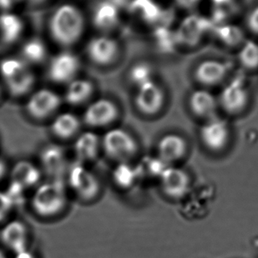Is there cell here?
Instances as JSON below:
<instances>
[{"instance_id":"cell-19","label":"cell","mask_w":258,"mask_h":258,"mask_svg":"<svg viewBox=\"0 0 258 258\" xmlns=\"http://www.w3.org/2000/svg\"><path fill=\"white\" fill-rule=\"evenodd\" d=\"M80 128L81 120L78 116L69 111L57 115L50 125V129L54 136L63 140L76 137Z\"/></svg>"},{"instance_id":"cell-30","label":"cell","mask_w":258,"mask_h":258,"mask_svg":"<svg viewBox=\"0 0 258 258\" xmlns=\"http://www.w3.org/2000/svg\"><path fill=\"white\" fill-rule=\"evenodd\" d=\"M245 26L248 32L258 37V4L248 10L245 17Z\"/></svg>"},{"instance_id":"cell-33","label":"cell","mask_w":258,"mask_h":258,"mask_svg":"<svg viewBox=\"0 0 258 258\" xmlns=\"http://www.w3.org/2000/svg\"><path fill=\"white\" fill-rule=\"evenodd\" d=\"M234 0H212V3L218 9H225L233 4Z\"/></svg>"},{"instance_id":"cell-3","label":"cell","mask_w":258,"mask_h":258,"mask_svg":"<svg viewBox=\"0 0 258 258\" xmlns=\"http://www.w3.org/2000/svg\"><path fill=\"white\" fill-rule=\"evenodd\" d=\"M101 143L106 156L118 163L128 162L139 150L138 143L133 135L120 127L108 130L101 139Z\"/></svg>"},{"instance_id":"cell-15","label":"cell","mask_w":258,"mask_h":258,"mask_svg":"<svg viewBox=\"0 0 258 258\" xmlns=\"http://www.w3.org/2000/svg\"><path fill=\"white\" fill-rule=\"evenodd\" d=\"M159 179L162 191L172 199L183 198L189 190L191 181L188 173L174 165L165 169Z\"/></svg>"},{"instance_id":"cell-13","label":"cell","mask_w":258,"mask_h":258,"mask_svg":"<svg viewBox=\"0 0 258 258\" xmlns=\"http://www.w3.org/2000/svg\"><path fill=\"white\" fill-rule=\"evenodd\" d=\"M157 151L158 158L170 166L181 161L186 157L188 144L179 134H165L158 141Z\"/></svg>"},{"instance_id":"cell-35","label":"cell","mask_w":258,"mask_h":258,"mask_svg":"<svg viewBox=\"0 0 258 258\" xmlns=\"http://www.w3.org/2000/svg\"><path fill=\"white\" fill-rule=\"evenodd\" d=\"M8 167L7 163L3 159L0 158V180L4 179L6 175L8 174Z\"/></svg>"},{"instance_id":"cell-36","label":"cell","mask_w":258,"mask_h":258,"mask_svg":"<svg viewBox=\"0 0 258 258\" xmlns=\"http://www.w3.org/2000/svg\"><path fill=\"white\" fill-rule=\"evenodd\" d=\"M0 258H8L7 254L5 253L4 251L2 250L1 248H0Z\"/></svg>"},{"instance_id":"cell-11","label":"cell","mask_w":258,"mask_h":258,"mask_svg":"<svg viewBox=\"0 0 258 258\" xmlns=\"http://www.w3.org/2000/svg\"><path fill=\"white\" fill-rule=\"evenodd\" d=\"M80 69L79 57L71 51H61L50 61L48 75L57 83H69L76 79Z\"/></svg>"},{"instance_id":"cell-34","label":"cell","mask_w":258,"mask_h":258,"mask_svg":"<svg viewBox=\"0 0 258 258\" xmlns=\"http://www.w3.org/2000/svg\"><path fill=\"white\" fill-rule=\"evenodd\" d=\"M14 258H36V256L33 252L29 250V248H27L25 250L21 251V252L15 254Z\"/></svg>"},{"instance_id":"cell-8","label":"cell","mask_w":258,"mask_h":258,"mask_svg":"<svg viewBox=\"0 0 258 258\" xmlns=\"http://www.w3.org/2000/svg\"><path fill=\"white\" fill-rule=\"evenodd\" d=\"M230 66L227 62L215 58H209L198 62L193 71L195 82L205 89L225 84L229 76Z\"/></svg>"},{"instance_id":"cell-28","label":"cell","mask_w":258,"mask_h":258,"mask_svg":"<svg viewBox=\"0 0 258 258\" xmlns=\"http://www.w3.org/2000/svg\"><path fill=\"white\" fill-rule=\"evenodd\" d=\"M128 78L131 83L138 88L155 80L154 69L146 62H138L129 70Z\"/></svg>"},{"instance_id":"cell-37","label":"cell","mask_w":258,"mask_h":258,"mask_svg":"<svg viewBox=\"0 0 258 258\" xmlns=\"http://www.w3.org/2000/svg\"><path fill=\"white\" fill-rule=\"evenodd\" d=\"M0 92H1V90H0Z\"/></svg>"},{"instance_id":"cell-25","label":"cell","mask_w":258,"mask_h":258,"mask_svg":"<svg viewBox=\"0 0 258 258\" xmlns=\"http://www.w3.org/2000/svg\"><path fill=\"white\" fill-rule=\"evenodd\" d=\"M237 59L240 67L247 71L258 69V42L246 40L240 44L237 54Z\"/></svg>"},{"instance_id":"cell-21","label":"cell","mask_w":258,"mask_h":258,"mask_svg":"<svg viewBox=\"0 0 258 258\" xmlns=\"http://www.w3.org/2000/svg\"><path fill=\"white\" fill-rule=\"evenodd\" d=\"M24 22L15 13L6 11L0 15V37L3 42L13 43L22 36Z\"/></svg>"},{"instance_id":"cell-32","label":"cell","mask_w":258,"mask_h":258,"mask_svg":"<svg viewBox=\"0 0 258 258\" xmlns=\"http://www.w3.org/2000/svg\"><path fill=\"white\" fill-rule=\"evenodd\" d=\"M176 5L183 9L192 10L201 3L202 0H174Z\"/></svg>"},{"instance_id":"cell-16","label":"cell","mask_w":258,"mask_h":258,"mask_svg":"<svg viewBox=\"0 0 258 258\" xmlns=\"http://www.w3.org/2000/svg\"><path fill=\"white\" fill-rule=\"evenodd\" d=\"M0 240L5 247L16 254L28 248L29 229L22 221L12 220L1 230Z\"/></svg>"},{"instance_id":"cell-14","label":"cell","mask_w":258,"mask_h":258,"mask_svg":"<svg viewBox=\"0 0 258 258\" xmlns=\"http://www.w3.org/2000/svg\"><path fill=\"white\" fill-rule=\"evenodd\" d=\"M87 54L95 64L107 66L114 62L119 52L118 43L107 36H95L86 46Z\"/></svg>"},{"instance_id":"cell-9","label":"cell","mask_w":258,"mask_h":258,"mask_svg":"<svg viewBox=\"0 0 258 258\" xmlns=\"http://www.w3.org/2000/svg\"><path fill=\"white\" fill-rule=\"evenodd\" d=\"M119 114L118 105L108 98H99L90 103L83 114V121L90 127L111 125Z\"/></svg>"},{"instance_id":"cell-7","label":"cell","mask_w":258,"mask_h":258,"mask_svg":"<svg viewBox=\"0 0 258 258\" xmlns=\"http://www.w3.org/2000/svg\"><path fill=\"white\" fill-rule=\"evenodd\" d=\"M69 186L78 198L90 201L100 192L97 175L82 164L73 165L69 170Z\"/></svg>"},{"instance_id":"cell-2","label":"cell","mask_w":258,"mask_h":258,"mask_svg":"<svg viewBox=\"0 0 258 258\" xmlns=\"http://www.w3.org/2000/svg\"><path fill=\"white\" fill-rule=\"evenodd\" d=\"M68 192L64 182L52 179L36 186L31 198L33 211L42 218H53L64 211Z\"/></svg>"},{"instance_id":"cell-22","label":"cell","mask_w":258,"mask_h":258,"mask_svg":"<svg viewBox=\"0 0 258 258\" xmlns=\"http://www.w3.org/2000/svg\"><path fill=\"white\" fill-rule=\"evenodd\" d=\"M94 85L86 79H75L68 85L64 99L72 105H79L86 102L93 93Z\"/></svg>"},{"instance_id":"cell-10","label":"cell","mask_w":258,"mask_h":258,"mask_svg":"<svg viewBox=\"0 0 258 258\" xmlns=\"http://www.w3.org/2000/svg\"><path fill=\"white\" fill-rule=\"evenodd\" d=\"M187 106L191 114L204 121L218 116L219 110L218 97L209 89L202 87L190 92Z\"/></svg>"},{"instance_id":"cell-5","label":"cell","mask_w":258,"mask_h":258,"mask_svg":"<svg viewBox=\"0 0 258 258\" xmlns=\"http://www.w3.org/2000/svg\"><path fill=\"white\" fill-rule=\"evenodd\" d=\"M134 101L135 106L141 114L148 118H154L164 111L167 95L164 87L153 80L137 88Z\"/></svg>"},{"instance_id":"cell-4","label":"cell","mask_w":258,"mask_h":258,"mask_svg":"<svg viewBox=\"0 0 258 258\" xmlns=\"http://www.w3.org/2000/svg\"><path fill=\"white\" fill-rule=\"evenodd\" d=\"M219 110L229 116H238L247 111L251 100L250 90L246 83L233 79L225 83L218 96Z\"/></svg>"},{"instance_id":"cell-12","label":"cell","mask_w":258,"mask_h":258,"mask_svg":"<svg viewBox=\"0 0 258 258\" xmlns=\"http://www.w3.org/2000/svg\"><path fill=\"white\" fill-rule=\"evenodd\" d=\"M60 103V97L55 91L43 88L36 90L29 97L26 108L31 117L43 119L57 110Z\"/></svg>"},{"instance_id":"cell-1","label":"cell","mask_w":258,"mask_h":258,"mask_svg":"<svg viewBox=\"0 0 258 258\" xmlns=\"http://www.w3.org/2000/svg\"><path fill=\"white\" fill-rule=\"evenodd\" d=\"M85 29V18L76 5L64 3L54 10L49 21L52 39L62 46H70L79 41Z\"/></svg>"},{"instance_id":"cell-23","label":"cell","mask_w":258,"mask_h":258,"mask_svg":"<svg viewBox=\"0 0 258 258\" xmlns=\"http://www.w3.org/2000/svg\"><path fill=\"white\" fill-rule=\"evenodd\" d=\"M119 14L118 8L111 2H102L98 4L93 14L95 26L103 30L114 28L118 24Z\"/></svg>"},{"instance_id":"cell-27","label":"cell","mask_w":258,"mask_h":258,"mask_svg":"<svg viewBox=\"0 0 258 258\" xmlns=\"http://www.w3.org/2000/svg\"><path fill=\"white\" fill-rule=\"evenodd\" d=\"M29 69V64L22 57H8L0 61V76L4 82Z\"/></svg>"},{"instance_id":"cell-20","label":"cell","mask_w":258,"mask_h":258,"mask_svg":"<svg viewBox=\"0 0 258 258\" xmlns=\"http://www.w3.org/2000/svg\"><path fill=\"white\" fill-rule=\"evenodd\" d=\"M12 181L18 183L25 188L39 185L41 170L36 165L27 160L19 161L12 169Z\"/></svg>"},{"instance_id":"cell-18","label":"cell","mask_w":258,"mask_h":258,"mask_svg":"<svg viewBox=\"0 0 258 258\" xmlns=\"http://www.w3.org/2000/svg\"><path fill=\"white\" fill-rule=\"evenodd\" d=\"M43 168L53 179L64 172L67 165V157L64 150L55 144H50L43 149L41 154Z\"/></svg>"},{"instance_id":"cell-26","label":"cell","mask_w":258,"mask_h":258,"mask_svg":"<svg viewBox=\"0 0 258 258\" xmlns=\"http://www.w3.org/2000/svg\"><path fill=\"white\" fill-rule=\"evenodd\" d=\"M22 58L29 64H37L46 57L45 43L39 38H31L24 43L22 48Z\"/></svg>"},{"instance_id":"cell-24","label":"cell","mask_w":258,"mask_h":258,"mask_svg":"<svg viewBox=\"0 0 258 258\" xmlns=\"http://www.w3.org/2000/svg\"><path fill=\"white\" fill-rule=\"evenodd\" d=\"M36 83V76L30 69L19 74L18 76L5 82L8 92L14 97H22L32 90Z\"/></svg>"},{"instance_id":"cell-6","label":"cell","mask_w":258,"mask_h":258,"mask_svg":"<svg viewBox=\"0 0 258 258\" xmlns=\"http://www.w3.org/2000/svg\"><path fill=\"white\" fill-rule=\"evenodd\" d=\"M203 146L212 153H221L228 147L232 137L229 123L225 118L216 116L205 120L199 130Z\"/></svg>"},{"instance_id":"cell-17","label":"cell","mask_w":258,"mask_h":258,"mask_svg":"<svg viewBox=\"0 0 258 258\" xmlns=\"http://www.w3.org/2000/svg\"><path fill=\"white\" fill-rule=\"evenodd\" d=\"M102 148L100 137L97 134L86 131L79 135L74 145L75 154L80 162L93 161Z\"/></svg>"},{"instance_id":"cell-29","label":"cell","mask_w":258,"mask_h":258,"mask_svg":"<svg viewBox=\"0 0 258 258\" xmlns=\"http://www.w3.org/2000/svg\"><path fill=\"white\" fill-rule=\"evenodd\" d=\"M137 178V169L128 164V162L119 163L113 172L115 183L122 188L133 186Z\"/></svg>"},{"instance_id":"cell-31","label":"cell","mask_w":258,"mask_h":258,"mask_svg":"<svg viewBox=\"0 0 258 258\" xmlns=\"http://www.w3.org/2000/svg\"><path fill=\"white\" fill-rule=\"evenodd\" d=\"M14 209L10 198H8L6 191L0 190V224L5 222L11 214Z\"/></svg>"}]
</instances>
